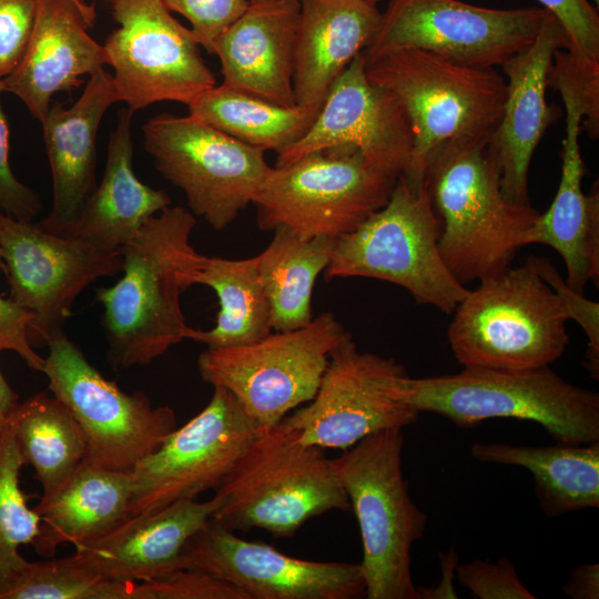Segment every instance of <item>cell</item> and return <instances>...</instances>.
<instances>
[{
  "instance_id": "cell-1",
  "label": "cell",
  "mask_w": 599,
  "mask_h": 599,
  "mask_svg": "<svg viewBox=\"0 0 599 599\" xmlns=\"http://www.w3.org/2000/svg\"><path fill=\"white\" fill-rule=\"evenodd\" d=\"M193 214L167 206L121 250L122 277L97 291L108 361L115 369L150 364L187 339L180 295L194 285L203 255L190 243Z\"/></svg>"
},
{
  "instance_id": "cell-2",
  "label": "cell",
  "mask_w": 599,
  "mask_h": 599,
  "mask_svg": "<svg viewBox=\"0 0 599 599\" xmlns=\"http://www.w3.org/2000/svg\"><path fill=\"white\" fill-rule=\"evenodd\" d=\"M363 55L368 80L396 99L409 122L413 151L400 176L412 187H424L427 166L440 155L490 142L507 91L495 69L410 48Z\"/></svg>"
},
{
  "instance_id": "cell-3",
  "label": "cell",
  "mask_w": 599,
  "mask_h": 599,
  "mask_svg": "<svg viewBox=\"0 0 599 599\" xmlns=\"http://www.w3.org/2000/svg\"><path fill=\"white\" fill-rule=\"evenodd\" d=\"M399 398L418 413L440 415L461 428L490 418L540 424L559 444L599 441V394L576 386L549 366L525 370L466 368L423 378L405 375Z\"/></svg>"
},
{
  "instance_id": "cell-4",
  "label": "cell",
  "mask_w": 599,
  "mask_h": 599,
  "mask_svg": "<svg viewBox=\"0 0 599 599\" xmlns=\"http://www.w3.org/2000/svg\"><path fill=\"white\" fill-rule=\"evenodd\" d=\"M280 424L262 430L214 490L211 521L230 531L293 536L307 520L351 504L333 459Z\"/></svg>"
},
{
  "instance_id": "cell-5",
  "label": "cell",
  "mask_w": 599,
  "mask_h": 599,
  "mask_svg": "<svg viewBox=\"0 0 599 599\" xmlns=\"http://www.w3.org/2000/svg\"><path fill=\"white\" fill-rule=\"evenodd\" d=\"M424 186L440 222L444 262L465 286L510 266L539 214L505 197L489 143L440 155L427 166Z\"/></svg>"
},
{
  "instance_id": "cell-6",
  "label": "cell",
  "mask_w": 599,
  "mask_h": 599,
  "mask_svg": "<svg viewBox=\"0 0 599 599\" xmlns=\"http://www.w3.org/2000/svg\"><path fill=\"white\" fill-rule=\"evenodd\" d=\"M478 282L451 313L447 332L463 367L534 369L564 354L569 344L567 315L527 260Z\"/></svg>"
},
{
  "instance_id": "cell-7",
  "label": "cell",
  "mask_w": 599,
  "mask_h": 599,
  "mask_svg": "<svg viewBox=\"0 0 599 599\" xmlns=\"http://www.w3.org/2000/svg\"><path fill=\"white\" fill-rule=\"evenodd\" d=\"M403 446L402 428L385 429L333 459L358 521L368 599H419L410 550L424 535L427 515L410 498Z\"/></svg>"
},
{
  "instance_id": "cell-8",
  "label": "cell",
  "mask_w": 599,
  "mask_h": 599,
  "mask_svg": "<svg viewBox=\"0 0 599 599\" xmlns=\"http://www.w3.org/2000/svg\"><path fill=\"white\" fill-rule=\"evenodd\" d=\"M440 222L425 189L398 176L388 201L338 237L324 278L368 277L396 284L416 303L451 315L469 290L439 250Z\"/></svg>"
},
{
  "instance_id": "cell-9",
  "label": "cell",
  "mask_w": 599,
  "mask_h": 599,
  "mask_svg": "<svg viewBox=\"0 0 599 599\" xmlns=\"http://www.w3.org/2000/svg\"><path fill=\"white\" fill-rule=\"evenodd\" d=\"M352 335L329 312L303 327L271 333L247 345L206 348L203 382L229 390L260 430L270 429L317 392L332 351Z\"/></svg>"
},
{
  "instance_id": "cell-10",
  "label": "cell",
  "mask_w": 599,
  "mask_h": 599,
  "mask_svg": "<svg viewBox=\"0 0 599 599\" xmlns=\"http://www.w3.org/2000/svg\"><path fill=\"white\" fill-rule=\"evenodd\" d=\"M396 181L368 167L357 149L334 146L272 166L252 204L261 230L337 240L384 206Z\"/></svg>"
},
{
  "instance_id": "cell-11",
  "label": "cell",
  "mask_w": 599,
  "mask_h": 599,
  "mask_svg": "<svg viewBox=\"0 0 599 599\" xmlns=\"http://www.w3.org/2000/svg\"><path fill=\"white\" fill-rule=\"evenodd\" d=\"M42 373L72 413L87 443L84 463L130 473L177 427L174 410L153 407L143 392L128 394L105 378L63 329L48 338Z\"/></svg>"
},
{
  "instance_id": "cell-12",
  "label": "cell",
  "mask_w": 599,
  "mask_h": 599,
  "mask_svg": "<svg viewBox=\"0 0 599 599\" xmlns=\"http://www.w3.org/2000/svg\"><path fill=\"white\" fill-rule=\"evenodd\" d=\"M144 150L190 210L214 230L252 204L272 166L265 151L242 143L190 114L163 113L142 125Z\"/></svg>"
},
{
  "instance_id": "cell-13",
  "label": "cell",
  "mask_w": 599,
  "mask_h": 599,
  "mask_svg": "<svg viewBox=\"0 0 599 599\" xmlns=\"http://www.w3.org/2000/svg\"><path fill=\"white\" fill-rule=\"evenodd\" d=\"M118 28L104 44L118 101L134 114L153 103L189 105L216 85L191 29L161 0H104Z\"/></svg>"
},
{
  "instance_id": "cell-14",
  "label": "cell",
  "mask_w": 599,
  "mask_h": 599,
  "mask_svg": "<svg viewBox=\"0 0 599 599\" xmlns=\"http://www.w3.org/2000/svg\"><path fill=\"white\" fill-rule=\"evenodd\" d=\"M405 367L361 352L352 337L336 346L314 397L280 425L305 445L347 449L380 430L415 423L418 412L397 393Z\"/></svg>"
},
{
  "instance_id": "cell-15",
  "label": "cell",
  "mask_w": 599,
  "mask_h": 599,
  "mask_svg": "<svg viewBox=\"0 0 599 599\" xmlns=\"http://www.w3.org/2000/svg\"><path fill=\"white\" fill-rule=\"evenodd\" d=\"M548 11L490 9L458 0H390L365 55L410 48L495 69L530 45Z\"/></svg>"
},
{
  "instance_id": "cell-16",
  "label": "cell",
  "mask_w": 599,
  "mask_h": 599,
  "mask_svg": "<svg viewBox=\"0 0 599 599\" xmlns=\"http://www.w3.org/2000/svg\"><path fill=\"white\" fill-rule=\"evenodd\" d=\"M0 251L10 297L32 314L31 346L45 345L71 316L77 297L101 277L122 271V251L103 250L53 234L38 222H21L0 213Z\"/></svg>"
},
{
  "instance_id": "cell-17",
  "label": "cell",
  "mask_w": 599,
  "mask_h": 599,
  "mask_svg": "<svg viewBox=\"0 0 599 599\" xmlns=\"http://www.w3.org/2000/svg\"><path fill=\"white\" fill-rule=\"evenodd\" d=\"M213 388L203 410L131 471L130 516L215 490L262 432L229 390Z\"/></svg>"
},
{
  "instance_id": "cell-18",
  "label": "cell",
  "mask_w": 599,
  "mask_h": 599,
  "mask_svg": "<svg viewBox=\"0 0 599 599\" xmlns=\"http://www.w3.org/2000/svg\"><path fill=\"white\" fill-rule=\"evenodd\" d=\"M179 569L209 573L247 599H354L366 593L359 564L287 556L211 520L184 545Z\"/></svg>"
},
{
  "instance_id": "cell-19",
  "label": "cell",
  "mask_w": 599,
  "mask_h": 599,
  "mask_svg": "<svg viewBox=\"0 0 599 599\" xmlns=\"http://www.w3.org/2000/svg\"><path fill=\"white\" fill-rule=\"evenodd\" d=\"M549 85L560 93L566 110L561 176L552 203L527 229L522 246L545 244L557 251L565 262L566 283L585 294L589 282L599 281V190L596 182L589 194L582 191L579 134L582 126L598 128L599 102L591 85L576 73L554 71Z\"/></svg>"
},
{
  "instance_id": "cell-20",
  "label": "cell",
  "mask_w": 599,
  "mask_h": 599,
  "mask_svg": "<svg viewBox=\"0 0 599 599\" xmlns=\"http://www.w3.org/2000/svg\"><path fill=\"white\" fill-rule=\"evenodd\" d=\"M342 145L357 149L368 167L394 179L412 156L409 122L396 99L368 80L363 52L333 81L307 132L277 154L275 165Z\"/></svg>"
},
{
  "instance_id": "cell-21",
  "label": "cell",
  "mask_w": 599,
  "mask_h": 599,
  "mask_svg": "<svg viewBox=\"0 0 599 599\" xmlns=\"http://www.w3.org/2000/svg\"><path fill=\"white\" fill-rule=\"evenodd\" d=\"M95 8L85 0H37L31 35L17 68L2 83L41 122L54 93L70 92L108 64L103 45L88 33Z\"/></svg>"
},
{
  "instance_id": "cell-22",
  "label": "cell",
  "mask_w": 599,
  "mask_h": 599,
  "mask_svg": "<svg viewBox=\"0 0 599 599\" xmlns=\"http://www.w3.org/2000/svg\"><path fill=\"white\" fill-rule=\"evenodd\" d=\"M560 48H567L566 35L548 12L534 42L500 67L506 100L489 146L500 170L502 193L515 204L531 205L528 171L539 141L556 118L546 90L554 54Z\"/></svg>"
},
{
  "instance_id": "cell-23",
  "label": "cell",
  "mask_w": 599,
  "mask_h": 599,
  "mask_svg": "<svg viewBox=\"0 0 599 599\" xmlns=\"http://www.w3.org/2000/svg\"><path fill=\"white\" fill-rule=\"evenodd\" d=\"M297 0L248 1L215 40L223 85L284 105H296L293 75Z\"/></svg>"
},
{
  "instance_id": "cell-24",
  "label": "cell",
  "mask_w": 599,
  "mask_h": 599,
  "mask_svg": "<svg viewBox=\"0 0 599 599\" xmlns=\"http://www.w3.org/2000/svg\"><path fill=\"white\" fill-rule=\"evenodd\" d=\"M213 499H184L129 516L106 534L74 546L72 558L97 575L146 581L179 569L186 541L211 520Z\"/></svg>"
},
{
  "instance_id": "cell-25",
  "label": "cell",
  "mask_w": 599,
  "mask_h": 599,
  "mask_svg": "<svg viewBox=\"0 0 599 599\" xmlns=\"http://www.w3.org/2000/svg\"><path fill=\"white\" fill-rule=\"evenodd\" d=\"M115 102L112 75L103 68L90 75L70 108L52 101L40 122L53 200L49 215L38 224L48 232L59 235L95 189L97 133L104 113Z\"/></svg>"
},
{
  "instance_id": "cell-26",
  "label": "cell",
  "mask_w": 599,
  "mask_h": 599,
  "mask_svg": "<svg viewBox=\"0 0 599 599\" xmlns=\"http://www.w3.org/2000/svg\"><path fill=\"white\" fill-rule=\"evenodd\" d=\"M293 88L296 105L319 108L333 81L373 41L382 19L362 0H297Z\"/></svg>"
},
{
  "instance_id": "cell-27",
  "label": "cell",
  "mask_w": 599,
  "mask_h": 599,
  "mask_svg": "<svg viewBox=\"0 0 599 599\" xmlns=\"http://www.w3.org/2000/svg\"><path fill=\"white\" fill-rule=\"evenodd\" d=\"M132 115L126 106L120 110L109 138L103 177L59 235L121 251L150 217L171 205L163 190L144 184L134 173Z\"/></svg>"
},
{
  "instance_id": "cell-28",
  "label": "cell",
  "mask_w": 599,
  "mask_h": 599,
  "mask_svg": "<svg viewBox=\"0 0 599 599\" xmlns=\"http://www.w3.org/2000/svg\"><path fill=\"white\" fill-rule=\"evenodd\" d=\"M131 471L98 468L84 461L60 491L44 506L39 532L32 546L37 554L52 558L59 546L95 539L130 516Z\"/></svg>"
},
{
  "instance_id": "cell-29",
  "label": "cell",
  "mask_w": 599,
  "mask_h": 599,
  "mask_svg": "<svg viewBox=\"0 0 599 599\" xmlns=\"http://www.w3.org/2000/svg\"><path fill=\"white\" fill-rule=\"evenodd\" d=\"M470 451L483 463L528 469L540 508L549 517L599 507V441L545 447L476 443Z\"/></svg>"
},
{
  "instance_id": "cell-30",
  "label": "cell",
  "mask_w": 599,
  "mask_h": 599,
  "mask_svg": "<svg viewBox=\"0 0 599 599\" xmlns=\"http://www.w3.org/2000/svg\"><path fill=\"white\" fill-rule=\"evenodd\" d=\"M273 231L272 241L257 255V267L271 307L272 329L290 331L313 319L314 284L331 262L336 238H306L284 226Z\"/></svg>"
},
{
  "instance_id": "cell-31",
  "label": "cell",
  "mask_w": 599,
  "mask_h": 599,
  "mask_svg": "<svg viewBox=\"0 0 599 599\" xmlns=\"http://www.w3.org/2000/svg\"><path fill=\"white\" fill-rule=\"evenodd\" d=\"M14 437L24 464L33 467L48 504L84 461L87 443L79 423L55 396L38 393L11 414Z\"/></svg>"
},
{
  "instance_id": "cell-32",
  "label": "cell",
  "mask_w": 599,
  "mask_h": 599,
  "mask_svg": "<svg viewBox=\"0 0 599 599\" xmlns=\"http://www.w3.org/2000/svg\"><path fill=\"white\" fill-rule=\"evenodd\" d=\"M194 282L215 292L220 311L213 328L191 327L187 339L209 348H224L252 344L272 333L271 307L260 278L257 255L243 260L203 255Z\"/></svg>"
},
{
  "instance_id": "cell-33",
  "label": "cell",
  "mask_w": 599,
  "mask_h": 599,
  "mask_svg": "<svg viewBox=\"0 0 599 599\" xmlns=\"http://www.w3.org/2000/svg\"><path fill=\"white\" fill-rule=\"evenodd\" d=\"M187 108L190 115L235 140L277 154L307 132L321 109L284 106L223 84L206 90Z\"/></svg>"
},
{
  "instance_id": "cell-34",
  "label": "cell",
  "mask_w": 599,
  "mask_h": 599,
  "mask_svg": "<svg viewBox=\"0 0 599 599\" xmlns=\"http://www.w3.org/2000/svg\"><path fill=\"white\" fill-rule=\"evenodd\" d=\"M139 581L108 579L72 556L26 561L1 599H139Z\"/></svg>"
},
{
  "instance_id": "cell-35",
  "label": "cell",
  "mask_w": 599,
  "mask_h": 599,
  "mask_svg": "<svg viewBox=\"0 0 599 599\" xmlns=\"http://www.w3.org/2000/svg\"><path fill=\"white\" fill-rule=\"evenodd\" d=\"M11 414L0 419V599L27 561L20 548L32 544L40 524V516L29 508V496L20 487V469L24 463L17 446Z\"/></svg>"
},
{
  "instance_id": "cell-36",
  "label": "cell",
  "mask_w": 599,
  "mask_h": 599,
  "mask_svg": "<svg viewBox=\"0 0 599 599\" xmlns=\"http://www.w3.org/2000/svg\"><path fill=\"white\" fill-rule=\"evenodd\" d=\"M539 276L557 295L568 321L579 324L587 336L585 367L595 379H599V303L573 291L559 275L547 257L530 255L526 258Z\"/></svg>"
},
{
  "instance_id": "cell-37",
  "label": "cell",
  "mask_w": 599,
  "mask_h": 599,
  "mask_svg": "<svg viewBox=\"0 0 599 599\" xmlns=\"http://www.w3.org/2000/svg\"><path fill=\"white\" fill-rule=\"evenodd\" d=\"M171 12L182 14L200 45L212 54L219 35L247 8L248 0H161Z\"/></svg>"
},
{
  "instance_id": "cell-38",
  "label": "cell",
  "mask_w": 599,
  "mask_h": 599,
  "mask_svg": "<svg viewBox=\"0 0 599 599\" xmlns=\"http://www.w3.org/2000/svg\"><path fill=\"white\" fill-rule=\"evenodd\" d=\"M458 581L480 599H535L508 557L498 562L473 560L456 566Z\"/></svg>"
},
{
  "instance_id": "cell-39",
  "label": "cell",
  "mask_w": 599,
  "mask_h": 599,
  "mask_svg": "<svg viewBox=\"0 0 599 599\" xmlns=\"http://www.w3.org/2000/svg\"><path fill=\"white\" fill-rule=\"evenodd\" d=\"M561 27L567 48L599 61V16L588 0H537Z\"/></svg>"
},
{
  "instance_id": "cell-40",
  "label": "cell",
  "mask_w": 599,
  "mask_h": 599,
  "mask_svg": "<svg viewBox=\"0 0 599 599\" xmlns=\"http://www.w3.org/2000/svg\"><path fill=\"white\" fill-rule=\"evenodd\" d=\"M37 0H0V80L21 61L34 23Z\"/></svg>"
},
{
  "instance_id": "cell-41",
  "label": "cell",
  "mask_w": 599,
  "mask_h": 599,
  "mask_svg": "<svg viewBox=\"0 0 599 599\" xmlns=\"http://www.w3.org/2000/svg\"><path fill=\"white\" fill-rule=\"evenodd\" d=\"M6 91L0 80V97ZM38 194L21 183L9 164V128L0 102V207L10 217L21 222H32L41 211Z\"/></svg>"
},
{
  "instance_id": "cell-42",
  "label": "cell",
  "mask_w": 599,
  "mask_h": 599,
  "mask_svg": "<svg viewBox=\"0 0 599 599\" xmlns=\"http://www.w3.org/2000/svg\"><path fill=\"white\" fill-rule=\"evenodd\" d=\"M0 270L6 265L0 251ZM32 314L20 308L11 300L0 296V344L3 351L16 352L33 370L42 372L44 358L38 355L28 339V327Z\"/></svg>"
},
{
  "instance_id": "cell-43",
  "label": "cell",
  "mask_w": 599,
  "mask_h": 599,
  "mask_svg": "<svg viewBox=\"0 0 599 599\" xmlns=\"http://www.w3.org/2000/svg\"><path fill=\"white\" fill-rule=\"evenodd\" d=\"M562 590L573 599H598L599 565L587 564L575 567Z\"/></svg>"
},
{
  "instance_id": "cell-44",
  "label": "cell",
  "mask_w": 599,
  "mask_h": 599,
  "mask_svg": "<svg viewBox=\"0 0 599 599\" xmlns=\"http://www.w3.org/2000/svg\"><path fill=\"white\" fill-rule=\"evenodd\" d=\"M456 552L449 551L448 555L441 559L443 579L435 589H426L423 587L417 588L419 599L420 598H457L456 591L453 588L451 577L453 570L456 568Z\"/></svg>"
},
{
  "instance_id": "cell-45",
  "label": "cell",
  "mask_w": 599,
  "mask_h": 599,
  "mask_svg": "<svg viewBox=\"0 0 599 599\" xmlns=\"http://www.w3.org/2000/svg\"><path fill=\"white\" fill-rule=\"evenodd\" d=\"M2 351L0 344V352ZM18 405V395L8 384L0 369V419L9 416Z\"/></svg>"
},
{
  "instance_id": "cell-46",
  "label": "cell",
  "mask_w": 599,
  "mask_h": 599,
  "mask_svg": "<svg viewBox=\"0 0 599 599\" xmlns=\"http://www.w3.org/2000/svg\"><path fill=\"white\" fill-rule=\"evenodd\" d=\"M362 1H365V2H368V3L376 4L377 2H379V1H382V0H362Z\"/></svg>"
},
{
  "instance_id": "cell-47",
  "label": "cell",
  "mask_w": 599,
  "mask_h": 599,
  "mask_svg": "<svg viewBox=\"0 0 599 599\" xmlns=\"http://www.w3.org/2000/svg\"><path fill=\"white\" fill-rule=\"evenodd\" d=\"M596 8L599 6V0H593Z\"/></svg>"
},
{
  "instance_id": "cell-48",
  "label": "cell",
  "mask_w": 599,
  "mask_h": 599,
  "mask_svg": "<svg viewBox=\"0 0 599 599\" xmlns=\"http://www.w3.org/2000/svg\"><path fill=\"white\" fill-rule=\"evenodd\" d=\"M248 1H257V0H248Z\"/></svg>"
},
{
  "instance_id": "cell-49",
  "label": "cell",
  "mask_w": 599,
  "mask_h": 599,
  "mask_svg": "<svg viewBox=\"0 0 599 599\" xmlns=\"http://www.w3.org/2000/svg\"><path fill=\"white\" fill-rule=\"evenodd\" d=\"M82 1H84V0H82Z\"/></svg>"
}]
</instances>
